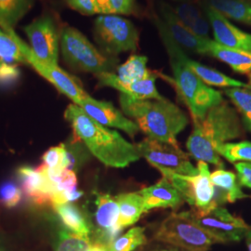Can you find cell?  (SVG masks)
<instances>
[{
    "label": "cell",
    "mask_w": 251,
    "mask_h": 251,
    "mask_svg": "<svg viewBox=\"0 0 251 251\" xmlns=\"http://www.w3.org/2000/svg\"><path fill=\"white\" fill-rule=\"evenodd\" d=\"M89 251H108V247L104 244L100 242L92 243Z\"/></svg>",
    "instance_id": "42"
},
{
    "label": "cell",
    "mask_w": 251,
    "mask_h": 251,
    "mask_svg": "<svg viewBox=\"0 0 251 251\" xmlns=\"http://www.w3.org/2000/svg\"><path fill=\"white\" fill-rule=\"evenodd\" d=\"M53 208L65 229L81 236L90 237L91 227L77 206L72 203H65L55 205Z\"/></svg>",
    "instance_id": "22"
},
{
    "label": "cell",
    "mask_w": 251,
    "mask_h": 251,
    "mask_svg": "<svg viewBox=\"0 0 251 251\" xmlns=\"http://www.w3.org/2000/svg\"><path fill=\"white\" fill-rule=\"evenodd\" d=\"M159 171L161 172L162 176L168 179L179 191L185 202H187L190 206H195L193 176H184L171 171Z\"/></svg>",
    "instance_id": "34"
},
{
    "label": "cell",
    "mask_w": 251,
    "mask_h": 251,
    "mask_svg": "<svg viewBox=\"0 0 251 251\" xmlns=\"http://www.w3.org/2000/svg\"><path fill=\"white\" fill-rule=\"evenodd\" d=\"M225 93L240 114L244 127L251 132V87L228 88Z\"/></svg>",
    "instance_id": "28"
},
{
    "label": "cell",
    "mask_w": 251,
    "mask_h": 251,
    "mask_svg": "<svg viewBox=\"0 0 251 251\" xmlns=\"http://www.w3.org/2000/svg\"><path fill=\"white\" fill-rule=\"evenodd\" d=\"M153 238L158 242L189 251H207L215 244L225 243L197 224L189 212L172 213L166 218Z\"/></svg>",
    "instance_id": "6"
},
{
    "label": "cell",
    "mask_w": 251,
    "mask_h": 251,
    "mask_svg": "<svg viewBox=\"0 0 251 251\" xmlns=\"http://www.w3.org/2000/svg\"><path fill=\"white\" fill-rule=\"evenodd\" d=\"M94 36L102 52L112 58L135 51L139 45L137 28L119 15H99L94 23Z\"/></svg>",
    "instance_id": "7"
},
{
    "label": "cell",
    "mask_w": 251,
    "mask_h": 251,
    "mask_svg": "<svg viewBox=\"0 0 251 251\" xmlns=\"http://www.w3.org/2000/svg\"><path fill=\"white\" fill-rule=\"evenodd\" d=\"M154 23L173 71V82L181 100L185 102L194 122L205 117L209 109L223 102L222 92L212 89L193 72L183 60L184 50L171 37L164 26L160 17Z\"/></svg>",
    "instance_id": "4"
},
{
    "label": "cell",
    "mask_w": 251,
    "mask_h": 251,
    "mask_svg": "<svg viewBox=\"0 0 251 251\" xmlns=\"http://www.w3.org/2000/svg\"><path fill=\"white\" fill-rule=\"evenodd\" d=\"M147 243L144 227H133L116 238L108 247V251H133Z\"/></svg>",
    "instance_id": "31"
},
{
    "label": "cell",
    "mask_w": 251,
    "mask_h": 251,
    "mask_svg": "<svg viewBox=\"0 0 251 251\" xmlns=\"http://www.w3.org/2000/svg\"><path fill=\"white\" fill-rule=\"evenodd\" d=\"M28 64L14 38L0 28V66L4 64Z\"/></svg>",
    "instance_id": "29"
},
{
    "label": "cell",
    "mask_w": 251,
    "mask_h": 251,
    "mask_svg": "<svg viewBox=\"0 0 251 251\" xmlns=\"http://www.w3.org/2000/svg\"><path fill=\"white\" fill-rule=\"evenodd\" d=\"M7 33L17 42L26 59L27 63L30 64L45 79L50 82L61 93L72 100L75 104L79 105L81 101L89 96V94L81 87L78 80L70 74L65 72L56 64L45 63L37 59L30 47L19 37L14 30H10Z\"/></svg>",
    "instance_id": "8"
},
{
    "label": "cell",
    "mask_w": 251,
    "mask_h": 251,
    "mask_svg": "<svg viewBox=\"0 0 251 251\" xmlns=\"http://www.w3.org/2000/svg\"><path fill=\"white\" fill-rule=\"evenodd\" d=\"M198 169L199 173L193 176L195 210L199 215H206L217 206L214 203L215 186L211 182L210 172L206 162L198 161Z\"/></svg>",
    "instance_id": "19"
},
{
    "label": "cell",
    "mask_w": 251,
    "mask_h": 251,
    "mask_svg": "<svg viewBox=\"0 0 251 251\" xmlns=\"http://www.w3.org/2000/svg\"><path fill=\"white\" fill-rule=\"evenodd\" d=\"M160 19L173 40L184 50L192 53L207 55L210 38H203L194 34L176 15L173 8L167 3L160 4Z\"/></svg>",
    "instance_id": "12"
},
{
    "label": "cell",
    "mask_w": 251,
    "mask_h": 251,
    "mask_svg": "<svg viewBox=\"0 0 251 251\" xmlns=\"http://www.w3.org/2000/svg\"><path fill=\"white\" fill-rule=\"evenodd\" d=\"M210 179L213 185L224 192L227 202L234 203L236 200L249 198L241 189V184L237 180L236 175L231 171L220 169L210 173Z\"/></svg>",
    "instance_id": "27"
},
{
    "label": "cell",
    "mask_w": 251,
    "mask_h": 251,
    "mask_svg": "<svg viewBox=\"0 0 251 251\" xmlns=\"http://www.w3.org/2000/svg\"><path fill=\"white\" fill-rule=\"evenodd\" d=\"M139 193L144 199V212L153 208L176 207L184 201L179 191L164 177L155 184L142 189Z\"/></svg>",
    "instance_id": "18"
},
{
    "label": "cell",
    "mask_w": 251,
    "mask_h": 251,
    "mask_svg": "<svg viewBox=\"0 0 251 251\" xmlns=\"http://www.w3.org/2000/svg\"><path fill=\"white\" fill-rule=\"evenodd\" d=\"M214 36V41L230 49L251 52V34L233 25L216 9L206 5L204 8Z\"/></svg>",
    "instance_id": "14"
},
{
    "label": "cell",
    "mask_w": 251,
    "mask_h": 251,
    "mask_svg": "<svg viewBox=\"0 0 251 251\" xmlns=\"http://www.w3.org/2000/svg\"><path fill=\"white\" fill-rule=\"evenodd\" d=\"M78 106L100 125L121 129L131 137L140 130L134 121L126 117L124 113L119 111L111 102L93 99L89 95L81 101Z\"/></svg>",
    "instance_id": "13"
},
{
    "label": "cell",
    "mask_w": 251,
    "mask_h": 251,
    "mask_svg": "<svg viewBox=\"0 0 251 251\" xmlns=\"http://www.w3.org/2000/svg\"><path fill=\"white\" fill-rule=\"evenodd\" d=\"M64 117L72 126L75 136L103 165L121 169L142 157L137 144L127 142L116 130L100 125L80 106L70 104L65 110Z\"/></svg>",
    "instance_id": "1"
},
{
    "label": "cell",
    "mask_w": 251,
    "mask_h": 251,
    "mask_svg": "<svg viewBox=\"0 0 251 251\" xmlns=\"http://www.w3.org/2000/svg\"><path fill=\"white\" fill-rule=\"evenodd\" d=\"M142 157H144L158 171H168L184 175L197 176L199 173L189 159V154L180 148L150 138L137 144Z\"/></svg>",
    "instance_id": "9"
},
{
    "label": "cell",
    "mask_w": 251,
    "mask_h": 251,
    "mask_svg": "<svg viewBox=\"0 0 251 251\" xmlns=\"http://www.w3.org/2000/svg\"><path fill=\"white\" fill-rule=\"evenodd\" d=\"M66 2L72 9L84 15L97 14L93 0H66Z\"/></svg>",
    "instance_id": "40"
},
{
    "label": "cell",
    "mask_w": 251,
    "mask_h": 251,
    "mask_svg": "<svg viewBox=\"0 0 251 251\" xmlns=\"http://www.w3.org/2000/svg\"><path fill=\"white\" fill-rule=\"evenodd\" d=\"M183 60L190 67V69L195 73L198 77L207 86H214L220 88H250L249 84L242 81L232 78L224 73L220 72L211 67L206 66L202 63H198L190 59L186 52L183 54Z\"/></svg>",
    "instance_id": "21"
},
{
    "label": "cell",
    "mask_w": 251,
    "mask_h": 251,
    "mask_svg": "<svg viewBox=\"0 0 251 251\" xmlns=\"http://www.w3.org/2000/svg\"><path fill=\"white\" fill-rule=\"evenodd\" d=\"M95 221L98 227L97 242L105 246L113 242L122 230L119 223V206L116 198L108 194H98L95 200Z\"/></svg>",
    "instance_id": "16"
},
{
    "label": "cell",
    "mask_w": 251,
    "mask_h": 251,
    "mask_svg": "<svg viewBox=\"0 0 251 251\" xmlns=\"http://www.w3.org/2000/svg\"><path fill=\"white\" fill-rule=\"evenodd\" d=\"M17 176L23 195L27 200L36 206H53V186L38 168L21 167L17 171Z\"/></svg>",
    "instance_id": "15"
},
{
    "label": "cell",
    "mask_w": 251,
    "mask_h": 251,
    "mask_svg": "<svg viewBox=\"0 0 251 251\" xmlns=\"http://www.w3.org/2000/svg\"><path fill=\"white\" fill-rule=\"evenodd\" d=\"M65 144L50 148L42 157V166L48 169H65Z\"/></svg>",
    "instance_id": "37"
},
{
    "label": "cell",
    "mask_w": 251,
    "mask_h": 251,
    "mask_svg": "<svg viewBox=\"0 0 251 251\" xmlns=\"http://www.w3.org/2000/svg\"><path fill=\"white\" fill-rule=\"evenodd\" d=\"M249 85L251 87V74H249Z\"/></svg>",
    "instance_id": "44"
},
{
    "label": "cell",
    "mask_w": 251,
    "mask_h": 251,
    "mask_svg": "<svg viewBox=\"0 0 251 251\" xmlns=\"http://www.w3.org/2000/svg\"><path fill=\"white\" fill-rule=\"evenodd\" d=\"M208 6L226 19L251 25V1L250 0H207Z\"/></svg>",
    "instance_id": "25"
},
{
    "label": "cell",
    "mask_w": 251,
    "mask_h": 251,
    "mask_svg": "<svg viewBox=\"0 0 251 251\" xmlns=\"http://www.w3.org/2000/svg\"><path fill=\"white\" fill-rule=\"evenodd\" d=\"M188 212L197 224L225 243L240 241L250 229L241 218L232 215L223 206H217L206 215H199L195 210Z\"/></svg>",
    "instance_id": "11"
},
{
    "label": "cell",
    "mask_w": 251,
    "mask_h": 251,
    "mask_svg": "<svg viewBox=\"0 0 251 251\" xmlns=\"http://www.w3.org/2000/svg\"><path fill=\"white\" fill-rule=\"evenodd\" d=\"M97 14L128 15L135 10L136 0H93Z\"/></svg>",
    "instance_id": "33"
},
{
    "label": "cell",
    "mask_w": 251,
    "mask_h": 251,
    "mask_svg": "<svg viewBox=\"0 0 251 251\" xmlns=\"http://www.w3.org/2000/svg\"><path fill=\"white\" fill-rule=\"evenodd\" d=\"M35 0H0V28L14 30L19 22L32 9Z\"/></svg>",
    "instance_id": "24"
},
{
    "label": "cell",
    "mask_w": 251,
    "mask_h": 251,
    "mask_svg": "<svg viewBox=\"0 0 251 251\" xmlns=\"http://www.w3.org/2000/svg\"><path fill=\"white\" fill-rule=\"evenodd\" d=\"M30 49L42 62L58 65L60 36L53 18L45 14L24 28Z\"/></svg>",
    "instance_id": "10"
},
{
    "label": "cell",
    "mask_w": 251,
    "mask_h": 251,
    "mask_svg": "<svg viewBox=\"0 0 251 251\" xmlns=\"http://www.w3.org/2000/svg\"><path fill=\"white\" fill-rule=\"evenodd\" d=\"M148 59L143 55H132L126 63L117 67V77L126 83L149 78L155 74L147 68Z\"/></svg>",
    "instance_id": "26"
},
{
    "label": "cell",
    "mask_w": 251,
    "mask_h": 251,
    "mask_svg": "<svg viewBox=\"0 0 251 251\" xmlns=\"http://www.w3.org/2000/svg\"><path fill=\"white\" fill-rule=\"evenodd\" d=\"M234 169L237 172L240 184L251 190V162H237L234 164Z\"/></svg>",
    "instance_id": "39"
},
{
    "label": "cell",
    "mask_w": 251,
    "mask_h": 251,
    "mask_svg": "<svg viewBox=\"0 0 251 251\" xmlns=\"http://www.w3.org/2000/svg\"><path fill=\"white\" fill-rule=\"evenodd\" d=\"M119 206V223L121 230L135 225L144 213V199L139 192L121 194L116 197Z\"/></svg>",
    "instance_id": "23"
},
{
    "label": "cell",
    "mask_w": 251,
    "mask_h": 251,
    "mask_svg": "<svg viewBox=\"0 0 251 251\" xmlns=\"http://www.w3.org/2000/svg\"><path fill=\"white\" fill-rule=\"evenodd\" d=\"M100 86L110 87L121 94L136 100H161L164 98L155 86L156 75L144 80L126 83L120 80L115 73H102L96 75Z\"/></svg>",
    "instance_id": "17"
},
{
    "label": "cell",
    "mask_w": 251,
    "mask_h": 251,
    "mask_svg": "<svg viewBox=\"0 0 251 251\" xmlns=\"http://www.w3.org/2000/svg\"><path fill=\"white\" fill-rule=\"evenodd\" d=\"M91 245L90 237L81 236L62 228L57 233L54 249L55 251H89Z\"/></svg>",
    "instance_id": "30"
},
{
    "label": "cell",
    "mask_w": 251,
    "mask_h": 251,
    "mask_svg": "<svg viewBox=\"0 0 251 251\" xmlns=\"http://www.w3.org/2000/svg\"><path fill=\"white\" fill-rule=\"evenodd\" d=\"M0 251H7L5 250V248L4 247H2L1 245H0Z\"/></svg>",
    "instance_id": "45"
},
{
    "label": "cell",
    "mask_w": 251,
    "mask_h": 251,
    "mask_svg": "<svg viewBox=\"0 0 251 251\" xmlns=\"http://www.w3.org/2000/svg\"><path fill=\"white\" fill-rule=\"evenodd\" d=\"M120 106L126 117L155 141L179 148L177 135L188 125L186 114L170 100H136L124 94L119 97Z\"/></svg>",
    "instance_id": "3"
},
{
    "label": "cell",
    "mask_w": 251,
    "mask_h": 251,
    "mask_svg": "<svg viewBox=\"0 0 251 251\" xmlns=\"http://www.w3.org/2000/svg\"><path fill=\"white\" fill-rule=\"evenodd\" d=\"M21 76V72L16 64H4L0 66V88L14 86Z\"/></svg>",
    "instance_id": "38"
},
{
    "label": "cell",
    "mask_w": 251,
    "mask_h": 251,
    "mask_svg": "<svg viewBox=\"0 0 251 251\" xmlns=\"http://www.w3.org/2000/svg\"><path fill=\"white\" fill-rule=\"evenodd\" d=\"M60 48L65 63L73 70L92 73H114L117 60L100 52L90 40L74 27H64L60 35Z\"/></svg>",
    "instance_id": "5"
},
{
    "label": "cell",
    "mask_w": 251,
    "mask_h": 251,
    "mask_svg": "<svg viewBox=\"0 0 251 251\" xmlns=\"http://www.w3.org/2000/svg\"><path fill=\"white\" fill-rule=\"evenodd\" d=\"M150 251H189L182 250V249H179V248H175L172 246H164V247H155L153 248Z\"/></svg>",
    "instance_id": "41"
},
{
    "label": "cell",
    "mask_w": 251,
    "mask_h": 251,
    "mask_svg": "<svg viewBox=\"0 0 251 251\" xmlns=\"http://www.w3.org/2000/svg\"><path fill=\"white\" fill-rule=\"evenodd\" d=\"M218 152L221 156L231 163L237 162H251V142L240 143H226L220 146Z\"/></svg>",
    "instance_id": "32"
},
{
    "label": "cell",
    "mask_w": 251,
    "mask_h": 251,
    "mask_svg": "<svg viewBox=\"0 0 251 251\" xmlns=\"http://www.w3.org/2000/svg\"><path fill=\"white\" fill-rule=\"evenodd\" d=\"M173 9L181 23L189 29H191L199 19L206 14L196 4L189 1L180 3Z\"/></svg>",
    "instance_id": "36"
},
{
    "label": "cell",
    "mask_w": 251,
    "mask_h": 251,
    "mask_svg": "<svg viewBox=\"0 0 251 251\" xmlns=\"http://www.w3.org/2000/svg\"><path fill=\"white\" fill-rule=\"evenodd\" d=\"M207 55L229 65L234 72L251 74V52L220 45L214 40L208 44Z\"/></svg>",
    "instance_id": "20"
},
{
    "label": "cell",
    "mask_w": 251,
    "mask_h": 251,
    "mask_svg": "<svg viewBox=\"0 0 251 251\" xmlns=\"http://www.w3.org/2000/svg\"><path fill=\"white\" fill-rule=\"evenodd\" d=\"M22 198V189L14 181L6 180L0 184V206L6 208L16 207Z\"/></svg>",
    "instance_id": "35"
},
{
    "label": "cell",
    "mask_w": 251,
    "mask_h": 251,
    "mask_svg": "<svg viewBox=\"0 0 251 251\" xmlns=\"http://www.w3.org/2000/svg\"><path fill=\"white\" fill-rule=\"evenodd\" d=\"M194 125L186 144L190 155L198 161L210 163L223 169L224 162L218 149L243 135L242 123L236 111L224 100L209 109L206 116L195 121Z\"/></svg>",
    "instance_id": "2"
},
{
    "label": "cell",
    "mask_w": 251,
    "mask_h": 251,
    "mask_svg": "<svg viewBox=\"0 0 251 251\" xmlns=\"http://www.w3.org/2000/svg\"><path fill=\"white\" fill-rule=\"evenodd\" d=\"M246 242H247V246L249 248V251H251V227L248 230V232L246 233Z\"/></svg>",
    "instance_id": "43"
}]
</instances>
